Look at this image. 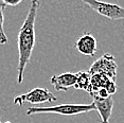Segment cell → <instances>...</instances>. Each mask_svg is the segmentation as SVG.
Returning a JSON list of instances; mask_svg holds the SVG:
<instances>
[{"label": "cell", "mask_w": 124, "mask_h": 123, "mask_svg": "<svg viewBox=\"0 0 124 123\" xmlns=\"http://www.w3.org/2000/svg\"><path fill=\"white\" fill-rule=\"evenodd\" d=\"M4 9L5 7L0 5V45L8 44V37L4 32Z\"/></svg>", "instance_id": "obj_11"}, {"label": "cell", "mask_w": 124, "mask_h": 123, "mask_svg": "<svg viewBox=\"0 0 124 123\" xmlns=\"http://www.w3.org/2000/svg\"><path fill=\"white\" fill-rule=\"evenodd\" d=\"M89 111H95L94 103L90 104H74V103H66L50 107H30L27 109V115L31 116L34 114H57L62 116H75L80 114H86Z\"/></svg>", "instance_id": "obj_2"}, {"label": "cell", "mask_w": 124, "mask_h": 123, "mask_svg": "<svg viewBox=\"0 0 124 123\" xmlns=\"http://www.w3.org/2000/svg\"><path fill=\"white\" fill-rule=\"evenodd\" d=\"M0 123H12V122H10V121H5V122H2V121H1V119H0Z\"/></svg>", "instance_id": "obj_14"}, {"label": "cell", "mask_w": 124, "mask_h": 123, "mask_svg": "<svg viewBox=\"0 0 124 123\" xmlns=\"http://www.w3.org/2000/svg\"><path fill=\"white\" fill-rule=\"evenodd\" d=\"M81 54L87 56H94L98 51V41L91 33L84 32L83 35L73 45Z\"/></svg>", "instance_id": "obj_7"}, {"label": "cell", "mask_w": 124, "mask_h": 123, "mask_svg": "<svg viewBox=\"0 0 124 123\" xmlns=\"http://www.w3.org/2000/svg\"><path fill=\"white\" fill-rule=\"evenodd\" d=\"M93 103L95 105V111H98L101 118L100 123H109V119L112 114L114 108V100L111 97L106 99H93Z\"/></svg>", "instance_id": "obj_9"}, {"label": "cell", "mask_w": 124, "mask_h": 123, "mask_svg": "<svg viewBox=\"0 0 124 123\" xmlns=\"http://www.w3.org/2000/svg\"><path fill=\"white\" fill-rule=\"evenodd\" d=\"M117 69L118 65L116 63V58L114 57V55L106 53L90 66L88 72L90 75L95 73H103L108 75L112 80H116L117 79Z\"/></svg>", "instance_id": "obj_5"}, {"label": "cell", "mask_w": 124, "mask_h": 123, "mask_svg": "<svg viewBox=\"0 0 124 123\" xmlns=\"http://www.w3.org/2000/svg\"><path fill=\"white\" fill-rule=\"evenodd\" d=\"M57 98L47 88H34L29 92L17 96L14 99V104L22 106L26 103L30 104H41V103H52L56 102Z\"/></svg>", "instance_id": "obj_3"}, {"label": "cell", "mask_w": 124, "mask_h": 123, "mask_svg": "<svg viewBox=\"0 0 124 123\" xmlns=\"http://www.w3.org/2000/svg\"><path fill=\"white\" fill-rule=\"evenodd\" d=\"M90 80H91V75L88 71H78L77 72V82L73 88L88 92L90 89Z\"/></svg>", "instance_id": "obj_10"}, {"label": "cell", "mask_w": 124, "mask_h": 123, "mask_svg": "<svg viewBox=\"0 0 124 123\" xmlns=\"http://www.w3.org/2000/svg\"><path fill=\"white\" fill-rule=\"evenodd\" d=\"M40 7L39 0H31L29 12L23 23L19 29L18 45V66H17V83L21 84L24 77V70L32 56L35 46V20Z\"/></svg>", "instance_id": "obj_1"}, {"label": "cell", "mask_w": 124, "mask_h": 123, "mask_svg": "<svg viewBox=\"0 0 124 123\" xmlns=\"http://www.w3.org/2000/svg\"><path fill=\"white\" fill-rule=\"evenodd\" d=\"M83 3L88 5L91 10L97 12L99 15L111 20L124 19V8L118 4L102 2L100 0H81Z\"/></svg>", "instance_id": "obj_4"}, {"label": "cell", "mask_w": 124, "mask_h": 123, "mask_svg": "<svg viewBox=\"0 0 124 123\" xmlns=\"http://www.w3.org/2000/svg\"><path fill=\"white\" fill-rule=\"evenodd\" d=\"M0 5H2V7H7V5H5L3 2H2V0H0Z\"/></svg>", "instance_id": "obj_13"}, {"label": "cell", "mask_w": 124, "mask_h": 123, "mask_svg": "<svg viewBox=\"0 0 124 123\" xmlns=\"http://www.w3.org/2000/svg\"><path fill=\"white\" fill-rule=\"evenodd\" d=\"M77 82V73L72 72H65L58 75H52L50 83L54 86L57 91H68L69 88L74 87Z\"/></svg>", "instance_id": "obj_8"}, {"label": "cell", "mask_w": 124, "mask_h": 123, "mask_svg": "<svg viewBox=\"0 0 124 123\" xmlns=\"http://www.w3.org/2000/svg\"><path fill=\"white\" fill-rule=\"evenodd\" d=\"M22 0H2V2L5 5H11V7H15V5L19 4Z\"/></svg>", "instance_id": "obj_12"}, {"label": "cell", "mask_w": 124, "mask_h": 123, "mask_svg": "<svg viewBox=\"0 0 124 123\" xmlns=\"http://www.w3.org/2000/svg\"><path fill=\"white\" fill-rule=\"evenodd\" d=\"M99 89H106L110 96L115 94L118 89L116 80H112L108 75L103 74V73L92 74L91 80H90V89H89L88 93L90 96H92Z\"/></svg>", "instance_id": "obj_6"}]
</instances>
